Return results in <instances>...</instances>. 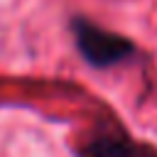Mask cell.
I'll return each instance as SVG.
<instances>
[{
    "mask_svg": "<svg viewBox=\"0 0 157 157\" xmlns=\"http://www.w3.org/2000/svg\"><path fill=\"white\" fill-rule=\"evenodd\" d=\"M69 32L74 37V47H76L78 56L91 69H98V71L125 64V61L135 59V54H137V44L130 37L105 29L83 15H74L69 20Z\"/></svg>",
    "mask_w": 157,
    "mask_h": 157,
    "instance_id": "cell-1",
    "label": "cell"
},
{
    "mask_svg": "<svg viewBox=\"0 0 157 157\" xmlns=\"http://www.w3.org/2000/svg\"><path fill=\"white\" fill-rule=\"evenodd\" d=\"M74 157H157V145L137 140L120 123L103 120L71 145Z\"/></svg>",
    "mask_w": 157,
    "mask_h": 157,
    "instance_id": "cell-2",
    "label": "cell"
}]
</instances>
